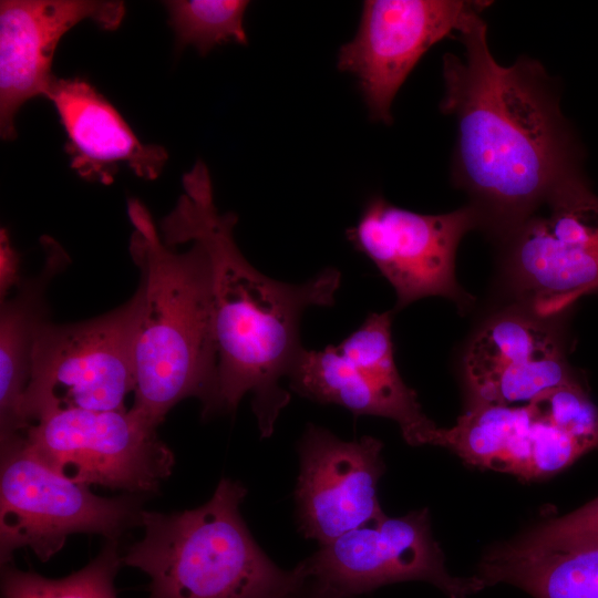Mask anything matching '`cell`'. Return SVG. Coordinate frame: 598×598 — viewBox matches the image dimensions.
Wrapping results in <instances>:
<instances>
[{
    "mask_svg": "<svg viewBox=\"0 0 598 598\" xmlns=\"http://www.w3.org/2000/svg\"><path fill=\"white\" fill-rule=\"evenodd\" d=\"M457 34L463 51L443 56L440 103L456 125L451 182L467 195L480 229L498 243L585 177L584 150L563 114L557 80L538 60L501 64L480 12Z\"/></svg>",
    "mask_w": 598,
    "mask_h": 598,
    "instance_id": "cell-1",
    "label": "cell"
},
{
    "mask_svg": "<svg viewBox=\"0 0 598 598\" xmlns=\"http://www.w3.org/2000/svg\"><path fill=\"white\" fill-rule=\"evenodd\" d=\"M183 187L159 229L169 246L199 239L210 257L217 369L214 398L203 416L233 411L250 393L260 434L268 437L290 401L280 380L289 377L303 350L301 316L311 306H333L341 272L326 268L298 285L265 276L235 241L237 216L217 210L202 161L183 176Z\"/></svg>",
    "mask_w": 598,
    "mask_h": 598,
    "instance_id": "cell-2",
    "label": "cell"
},
{
    "mask_svg": "<svg viewBox=\"0 0 598 598\" xmlns=\"http://www.w3.org/2000/svg\"><path fill=\"white\" fill-rule=\"evenodd\" d=\"M128 215L130 252L143 290L131 409L158 426L182 400L199 399L203 414L214 398L212 262L199 239L188 240L184 251L165 244L138 200H130Z\"/></svg>",
    "mask_w": 598,
    "mask_h": 598,
    "instance_id": "cell-3",
    "label": "cell"
},
{
    "mask_svg": "<svg viewBox=\"0 0 598 598\" xmlns=\"http://www.w3.org/2000/svg\"><path fill=\"white\" fill-rule=\"evenodd\" d=\"M246 494L239 482L221 478L197 508L142 509L143 536L122 563L150 577L147 598H296L305 590L301 563L285 570L252 538L239 511Z\"/></svg>",
    "mask_w": 598,
    "mask_h": 598,
    "instance_id": "cell-4",
    "label": "cell"
},
{
    "mask_svg": "<svg viewBox=\"0 0 598 598\" xmlns=\"http://www.w3.org/2000/svg\"><path fill=\"white\" fill-rule=\"evenodd\" d=\"M143 290L115 309L75 323L44 320L35 334L22 404L27 427L68 410L124 411L135 388V343Z\"/></svg>",
    "mask_w": 598,
    "mask_h": 598,
    "instance_id": "cell-5",
    "label": "cell"
},
{
    "mask_svg": "<svg viewBox=\"0 0 598 598\" xmlns=\"http://www.w3.org/2000/svg\"><path fill=\"white\" fill-rule=\"evenodd\" d=\"M512 302L560 318L598 291V195L586 176L558 192L497 243Z\"/></svg>",
    "mask_w": 598,
    "mask_h": 598,
    "instance_id": "cell-6",
    "label": "cell"
},
{
    "mask_svg": "<svg viewBox=\"0 0 598 598\" xmlns=\"http://www.w3.org/2000/svg\"><path fill=\"white\" fill-rule=\"evenodd\" d=\"M1 445L0 561L8 565L20 548L47 561L76 533L118 540L140 526L137 494L101 497L89 485L71 481L39 461L21 436Z\"/></svg>",
    "mask_w": 598,
    "mask_h": 598,
    "instance_id": "cell-7",
    "label": "cell"
},
{
    "mask_svg": "<svg viewBox=\"0 0 598 598\" xmlns=\"http://www.w3.org/2000/svg\"><path fill=\"white\" fill-rule=\"evenodd\" d=\"M137 412L58 411L31 423L21 439L58 474L130 494L155 492L173 471L172 450Z\"/></svg>",
    "mask_w": 598,
    "mask_h": 598,
    "instance_id": "cell-8",
    "label": "cell"
},
{
    "mask_svg": "<svg viewBox=\"0 0 598 598\" xmlns=\"http://www.w3.org/2000/svg\"><path fill=\"white\" fill-rule=\"evenodd\" d=\"M301 565L306 587L322 598H357L409 580L429 582L448 598H468L486 587L477 576L447 571L426 509L352 529L321 545Z\"/></svg>",
    "mask_w": 598,
    "mask_h": 598,
    "instance_id": "cell-9",
    "label": "cell"
},
{
    "mask_svg": "<svg viewBox=\"0 0 598 598\" xmlns=\"http://www.w3.org/2000/svg\"><path fill=\"white\" fill-rule=\"evenodd\" d=\"M393 311L370 313L337 346L303 350L290 374L300 395L337 404L354 415L395 421L411 445L433 443L436 426L422 411L415 391L401 378L391 334Z\"/></svg>",
    "mask_w": 598,
    "mask_h": 598,
    "instance_id": "cell-10",
    "label": "cell"
},
{
    "mask_svg": "<svg viewBox=\"0 0 598 598\" xmlns=\"http://www.w3.org/2000/svg\"><path fill=\"white\" fill-rule=\"evenodd\" d=\"M476 228L478 216L467 204L448 213L426 215L373 195L346 235L393 287L394 310L433 296L466 308L474 299L456 280L455 256L462 238Z\"/></svg>",
    "mask_w": 598,
    "mask_h": 598,
    "instance_id": "cell-11",
    "label": "cell"
},
{
    "mask_svg": "<svg viewBox=\"0 0 598 598\" xmlns=\"http://www.w3.org/2000/svg\"><path fill=\"white\" fill-rule=\"evenodd\" d=\"M492 2L468 0H367L355 35L338 53L352 74L372 121L391 124L392 103L406 78L435 43L458 32Z\"/></svg>",
    "mask_w": 598,
    "mask_h": 598,
    "instance_id": "cell-12",
    "label": "cell"
},
{
    "mask_svg": "<svg viewBox=\"0 0 598 598\" xmlns=\"http://www.w3.org/2000/svg\"><path fill=\"white\" fill-rule=\"evenodd\" d=\"M559 324V318H543L516 305L487 317L462 354L470 404L516 405L582 381L569 364Z\"/></svg>",
    "mask_w": 598,
    "mask_h": 598,
    "instance_id": "cell-13",
    "label": "cell"
},
{
    "mask_svg": "<svg viewBox=\"0 0 598 598\" xmlns=\"http://www.w3.org/2000/svg\"><path fill=\"white\" fill-rule=\"evenodd\" d=\"M381 441H343L308 424L298 443L295 499L300 532L320 546L385 515L378 499L384 473Z\"/></svg>",
    "mask_w": 598,
    "mask_h": 598,
    "instance_id": "cell-14",
    "label": "cell"
},
{
    "mask_svg": "<svg viewBox=\"0 0 598 598\" xmlns=\"http://www.w3.org/2000/svg\"><path fill=\"white\" fill-rule=\"evenodd\" d=\"M125 14L123 1L2 0L0 2V132L16 137L14 118L30 99L47 96L54 79L53 55L60 39L90 19L115 30Z\"/></svg>",
    "mask_w": 598,
    "mask_h": 598,
    "instance_id": "cell-15",
    "label": "cell"
},
{
    "mask_svg": "<svg viewBox=\"0 0 598 598\" xmlns=\"http://www.w3.org/2000/svg\"><path fill=\"white\" fill-rule=\"evenodd\" d=\"M49 99L59 115L68 141L70 166L87 182L111 184L121 165L153 181L167 162L159 145H145L100 92L81 78L54 76Z\"/></svg>",
    "mask_w": 598,
    "mask_h": 598,
    "instance_id": "cell-16",
    "label": "cell"
},
{
    "mask_svg": "<svg viewBox=\"0 0 598 598\" xmlns=\"http://www.w3.org/2000/svg\"><path fill=\"white\" fill-rule=\"evenodd\" d=\"M45 260L35 275L17 279L0 308V444L25 431L22 404L30 379L37 331L49 319L47 291L52 279L66 268L68 254L51 237L42 238Z\"/></svg>",
    "mask_w": 598,
    "mask_h": 598,
    "instance_id": "cell-17",
    "label": "cell"
},
{
    "mask_svg": "<svg viewBox=\"0 0 598 598\" xmlns=\"http://www.w3.org/2000/svg\"><path fill=\"white\" fill-rule=\"evenodd\" d=\"M485 586L507 584L535 598H598V537L539 545L520 538L488 549L477 575Z\"/></svg>",
    "mask_w": 598,
    "mask_h": 598,
    "instance_id": "cell-18",
    "label": "cell"
},
{
    "mask_svg": "<svg viewBox=\"0 0 598 598\" xmlns=\"http://www.w3.org/2000/svg\"><path fill=\"white\" fill-rule=\"evenodd\" d=\"M123 565L118 540L69 576L52 579L14 566H1L2 598H117L114 580Z\"/></svg>",
    "mask_w": 598,
    "mask_h": 598,
    "instance_id": "cell-19",
    "label": "cell"
},
{
    "mask_svg": "<svg viewBox=\"0 0 598 598\" xmlns=\"http://www.w3.org/2000/svg\"><path fill=\"white\" fill-rule=\"evenodd\" d=\"M164 6L177 49L190 44L204 56L219 44H247L244 18L249 1L171 0Z\"/></svg>",
    "mask_w": 598,
    "mask_h": 598,
    "instance_id": "cell-20",
    "label": "cell"
},
{
    "mask_svg": "<svg viewBox=\"0 0 598 598\" xmlns=\"http://www.w3.org/2000/svg\"><path fill=\"white\" fill-rule=\"evenodd\" d=\"M526 403L530 411L529 480L553 475L589 452L548 416L537 398Z\"/></svg>",
    "mask_w": 598,
    "mask_h": 598,
    "instance_id": "cell-21",
    "label": "cell"
},
{
    "mask_svg": "<svg viewBox=\"0 0 598 598\" xmlns=\"http://www.w3.org/2000/svg\"><path fill=\"white\" fill-rule=\"evenodd\" d=\"M598 537V497L565 516L540 523L520 539L539 545L574 543Z\"/></svg>",
    "mask_w": 598,
    "mask_h": 598,
    "instance_id": "cell-22",
    "label": "cell"
},
{
    "mask_svg": "<svg viewBox=\"0 0 598 598\" xmlns=\"http://www.w3.org/2000/svg\"><path fill=\"white\" fill-rule=\"evenodd\" d=\"M296 598H322V597H320L319 595L312 592L308 588H305V590L299 596H297Z\"/></svg>",
    "mask_w": 598,
    "mask_h": 598,
    "instance_id": "cell-23",
    "label": "cell"
}]
</instances>
